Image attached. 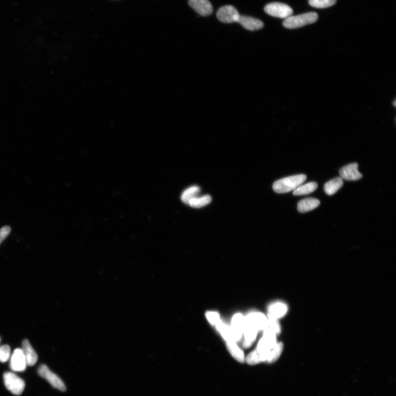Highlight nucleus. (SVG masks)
Instances as JSON below:
<instances>
[{"mask_svg":"<svg viewBox=\"0 0 396 396\" xmlns=\"http://www.w3.org/2000/svg\"><path fill=\"white\" fill-rule=\"evenodd\" d=\"M283 348V346L282 343H277L275 347L270 351L267 362L272 363V362L276 361L281 355Z\"/></svg>","mask_w":396,"mask_h":396,"instance_id":"nucleus-25","label":"nucleus"},{"mask_svg":"<svg viewBox=\"0 0 396 396\" xmlns=\"http://www.w3.org/2000/svg\"><path fill=\"white\" fill-rule=\"evenodd\" d=\"M318 19L315 13H306L295 16H290L283 22V25L287 29H296L306 25L314 24Z\"/></svg>","mask_w":396,"mask_h":396,"instance_id":"nucleus-2","label":"nucleus"},{"mask_svg":"<svg viewBox=\"0 0 396 396\" xmlns=\"http://www.w3.org/2000/svg\"><path fill=\"white\" fill-rule=\"evenodd\" d=\"M227 348L229 352L237 361L243 362L245 361V355L243 350L240 348L235 342L227 341L226 343Z\"/></svg>","mask_w":396,"mask_h":396,"instance_id":"nucleus-19","label":"nucleus"},{"mask_svg":"<svg viewBox=\"0 0 396 396\" xmlns=\"http://www.w3.org/2000/svg\"><path fill=\"white\" fill-rule=\"evenodd\" d=\"M336 3V0H309L311 7L317 9H325L332 7Z\"/></svg>","mask_w":396,"mask_h":396,"instance_id":"nucleus-26","label":"nucleus"},{"mask_svg":"<svg viewBox=\"0 0 396 396\" xmlns=\"http://www.w3.org/2000/svg\"><path fill=\"white\" fill-rule=\"evenodd\" d=\"M211 200L212 198L209 195H205L204 196H197L193 198L189 201L188 205L192 208H199L208 205L210 203Z\"/></svg>","mask_w":396,"mask_h":396,"instance_id":"nucleus-22","label":"nucleus"},{"mask_svg":"<svg viewBox=\"0 0 396 396\" xmlns=\"http://www.w3.org/2000/svg\"><path fill=\"white\" fill-rule=\"evenodd\" d=\"M27 364L23 350L21 348L16 349L11 356L10 368L14 371H24L27 368Z\"/></svg>","mask_w":396,"mask_h":396,"instance_id":"nucleus-9","label":"nucleus"},{"mask_svg":"<svg viewBox=\"0 0 396 396\" xmlns=\"http://www.w3.org/2000/svg\"><path fill=\"white\" fill-rule=\"evenodd\" d=\"M281 328L280 324L277 319H273V318L269 317L267 319V323L264 333H270L275 334L280 333Z\"/></svg>","mask_w":396,"mask_h":396,"instance_id":"nucleus-23","label":"nucleus"},{"mask_svg":"<svg viewBox=\"0 0 396 396\" xmlns=\"http://www.w3.org/2000/svg\"><path fill=\"white\" fill-rule=\"evenodd\" d=\"M343 185L341 177H336L327 182L324 186V191L328 196L335 194Z\"/></svg>","mask_w":396,"mask_h":396,"instance_id":"nucleus-18","label":"nucleus"},{"mask_svg":"<svg viewBox=\"0 0 396 396\" xmlns=\"http://www.w3.org/2000/svg\"><path fill=\"white\" fill-rule=\"evenodd\" d=\"M265 13L275 18L287 19L292 16L293 11L291 7L280 3H272L267 4L265 7Z\"/></svg>","mask_w":396,"mask_h":396,"instance_id":"nucleus-5","label":"nucleus"},{"mask_svg":"<svg viewBox=\"0 0 396 396\" xmlns=\"http://www.w3.org/2000/svg\"><path fill=\"white\" fill-rule=\"evenodd\" d=\"M259 331L255 327L249 324L245 321V326L243 331L244 339L243 346L245 348H248L252 346L255 341L256 336Z\"/></svg>","mask_w":396,"mask_h":396,"instance_id":"nucleus-14","label":"nucleus"},{"mask_svg":"<svg viewBox=\"0 0 396 396\" xmlns=\"http://www.w3.org/2000/svg\"><path fill=\"white\" fill-rule=\"evenodd\" d=\"M276 336L274 334L264 333L256 349L260 354L261 362H267L271 350L277 343Z\"/></svg>","mask_w":396,"mask_h":396,"instance_id":"nucleus-3","label":"nucleus"},{"mask_svg":"<svg viewBox=\"0 0 396 396\" xmlns=\"http://www.w3.org/2000/svg\"><path fill=\"white\" fill-rule=\"evenodd\" d=\"M11 348L8 345H3L0 346V361L7 362L10 358Z\"/></svg>","mask_w":396,"mask_h":396,"instance_id":"nucleus-28","label":"nucleus"},{"mask_svg":"<svg viewBox=\"0 0 396 396\" xmlns=\"http://www.w3.org/2000/svg\"><path fill=\"white\" fill-rule=\"evenodd\" d=\"M237 23L250 31L260 30L264 27L263 22L251 17L240 15Z\"/></svg>","mask_w":396,"mask_h":396,"instance_id":"nucleus-12","label":"nucleus"},{"mask_svg":"<svg viewBox=\"0 0 396 396\" xmlns=\"http://www.w3.org/2000/svg\"><path fill=\"white\" fill-rule=\"evenodd\" d=\"M245 326V317L241 314L234 316L232 320L231 327L232 341H239L241 339Z\"/></svg>","mask_w":396,"mask_h":396,"instance_id":"nucleus-8","label":"nucleus"},{"mask_svg":"<svg viewBox=\"0 0 396 396\" xmlns=\"http://www.w3.org/2000/svg\"><path fill=\"white\" fill-rule=\"evenodd\" d=\"M4 380L6 387L15 395H21L25 388V382L15 373L10 372H5Z\"/></svg>","mask_w":396,"mask_h":396,"instance_id":"nucleus-4","label":"nucleus"},{"mask_svg":"<svg viewBox=\"0 0 396 396\" xmlns=\"http://www.w3.org/2000/svg\"><path fill=\"white\" fill-rule=\"evenodd\" d=\"M239 16L237 10L231 5L222 7L217 13V19L224 24L237 23Z\"/></svg>","mask_w":396,"mask_h":396,"instance_id":"nucleus-7","label":"nucleus"},{"mask_svg":"<svg viewBox=\"0 0 396 396\" xmlns=\"http://www.w3.org/2000/svg\"><path fill=\"white\" fill-rule=\"evenodd\" d=\"M395 102H396L395 100H394V103H393V105H394V107H395Z\"/></svg>","mask_w":396,"mask_h":396,"instance_id":"nucleus-31","label":"nucleus"},{"mask_svg":"<svg viewBox=\"0 0 396 396\" xmlns=\"http://www.w3.org/2000/svg\"><path fill=\"white\" fill-rule=\"evenodd\" d=\"M306 180V176L297 175L282 178L273 185V189L277 193H286L295 190Z\"/></svg>","mask_w":396,"mask_h":396,"instance_id":"nucleus-1","label":"nucleus"},{"mask_svg":"<svg viewBox=\"0 0 396 396\" xmlns=\"http://www.w3.org/2000/svg\"><path fill=\"white\" fill-rule=\"evenodd\" d=\"M247 363L250 365L258 364L261 362L260 354L256 349L250 352L245 358Z\"/></svg>","mask_w":396,"mask_h":396,"instance_id":"nucleus-27","label":"nucleus"},{"mask_svg":"<svg viewBox=\"0 0 396 396\" xmlns=\"http://www.w3.org/2000/svg\"><path fill=\"white\" fill-rule=\"evenodd\" d=\"M200 188L197 186H193L186 189L181 196V200L184 203L188 205L189 201L198 196Z\"/></svg>","mask_w":396,"mask_h":396,"instance_id":"nucleus-21","label":"nucleus"},{"mask_svg":"<svg viewBox=\"0 0 396 396\" xmlns=\"http://www.w3.org/2000/svg\"><path fill=\"white\" fill-rule=\"evenodd\" d=\"M206 317L212 325H216L221 320L220 315L217 312L208 311L206 312Z\"/></svg>","mask_w":396,"mask_h":396,"instance_id":"nucleus-29","label":"nucleus"},{"mask_svg":"<svg viewBox=\"0 0 396 396\" xmlns=\"http://www.w3.org/2000/svg\"><path fill=\"white\" fill-rule=\"evenodd\" d=\"M357 163L350 164L339 170L340 177L343 180L357 181L360 180L362 175L359 172Z\"/></svg>","mask_w":396,"mask_h":396,"instance_id":"nucleus-10","label":"nucleus"},{"mask_svg":"<svg viewBox=\"0 0 396 396\" xmlns=\"http://www.w3.org/2000/svg\"><path fill=\"white\" fill-rule=\"evenodd\" d=\"M1 341H2V339L1 337H0V342H1Z\"/></svg>","mask_w":396,"mask_h":396,"instance_id":"nucleus-32","label":"nucleus"},{"mask_svg":"<svg viewBox=\"0 0 396 396\" xmlns=\"http://www.w3.org/2000/svg\"><path fill=\"white\" fill-rule=\"evenodd\" d=\"M317 188V184L314 182L300 185L293 191L294 196H303L314 192Z\"/></svg>","mask_w":396,"mask_h":396,"instance_id":"nucleus-20","label":"nucleus"},{"mask_svg":"<svg viewBox=\"0 0 396 396\" xmlns=\"http://www.w3.org/2000/svg\"><path fill=\"white\" fill-rule=\"evenodd\" d=\"M188 4L200 16H209L213 12V6L208 0H189Z\"/></svg>","mask_w":396,"mask_h":396,"instance_id":"nucleus-11","label":"nucleus"},{"mask_svg":"<svg viewBox=\"0 0 396 396\" xmlns=\"http://www.w3.org/2000/svg\"><path fill=\"white\" fill-rule=\"evenodd\" d=\"M245 321L249 324L257 329L258 331H264L267 318L260 313H252L245 317Z\"/></svg>","mask_w":396,"mask_h":396,"instance_id":"nucleus-13","label":"nucleus"},{"mask_svg":"<svg viewBox=\"0 0 396 396\" xmlns=\"http://www.w3.org/2000/svg\"><path fill=\"white\" fill-rule=\"evenodd\" d=\"M320 204L319 200L315 198H306L300 201L298 204V210L301 213H307L316 208Z\"/></svg>","mask_w":396,"mask_h":396,"instance_id":"nucleus-17","label":"nucleus"},{"mask_svg":"<svg viewBox=\"0 0 396 396\" xmlns=\"http://www.w3.org/2000/svg\"><path fill=\"white\" fill-rule=\"evenodd\" d=\"M288 310L287 305L282 302L272 304L269 308V317L277 319L286 315Z\"/></svg>","mask_w":396,"mask_h":396,"instance_id":"nucleus-16","label":"nucleus"},{"mask_svg":"<svg viewBox=\"0 0 396 396\" xmlns=\"http://www.w3.org/2000/svg\"><path fill=\"white\" fill-rule=\"evenodd\" d=\"M22 350L26 357L27 365L33 366L38 360V355L33 349L29 340L25 339L22 342Z\"/></svg>","mask_w":396,"mask_h":396,"instance_id":"nucleus-15","label":"nucleus"},{"mask_svg":"<svg viewBox=\"0 0 396 396\" xmlns=\"http://www.w3.org/2000/svg\"><path fill=\"white\" fill-rule=\"evenodd\" d=\"M11 229L9 226H5L0 229V244L10 235Z\"/></svg>","mask_w":396,"mask_h":396,"instance_id":"nucleus-30","label":"nucleus"},{"mask_svg":"<svg viewBox=\"0 0 396 396\" xmlns=\"http://www.w3.org/2000/svg\"><path fill=\"white\" fill-rule=\"evenodd\" d=\"M217 330L220 333L221 336L224 338L226 341H233L232 337V331L230 326L226 325L225 323H223L220 321L217 323L215 325Z\"/></svg>","mask_w":396,"mask_h":396,"instance_id":"nucleus-24","label":"nucleus"},{"mask_svg":"<svg viewBox=\"0 0 396 396\" xmlns=\"http://www.w3.org/2000/svg\"><path fill=\"white\" fill-rule=\"evenodd\" d=\"M38 372L40 376L46 379L54 387L61 391H66V387L64 382L57 375L50 371L46 365L42 364L39 367Z\"/></svg>","mask_w":396,"mask_h":396,"instance_id":"nucleus-6","label":"nucleus"}]
</instances>
